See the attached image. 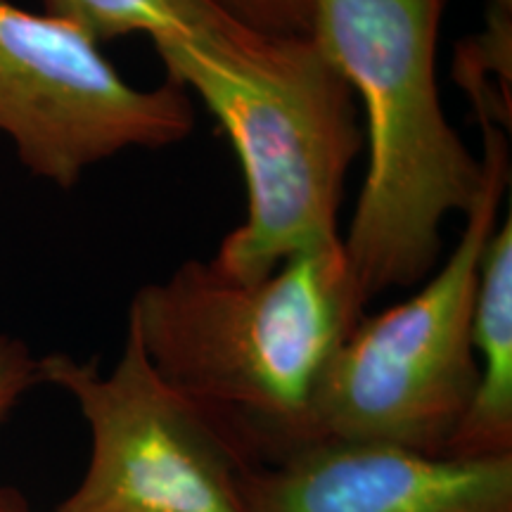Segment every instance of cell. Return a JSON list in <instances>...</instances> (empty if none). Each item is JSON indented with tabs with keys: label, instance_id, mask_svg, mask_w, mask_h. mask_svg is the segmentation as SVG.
Here are the masks:
<instances>
[{
	"label": "cell",
	"instance_id": "obj_1",
	"mask_svg": "<svg viewBox=\"0 0 512 512\" xmlns=\"http://www.w3.org/2000/svg\"><path fill=\"white\" fill-rule=\"evenodd\" d=\"M366 306L339 240L249 283L185 261L140 287L126 328L157 375L264 467L311 444L318 384Z\"/></svg>",
	"mask_w": 512,
	"mask_h": 512
},
{
	"label": "cell",
	"instance_id": "obj_2",
	"mask_svg": "<svg viewBox=\"0 0 512 512\" xmlns=\"http://www.w3.org/2000/svg\"><path fill=\"white\" fill-rule=\"evenodd\" d=\"M446 0H313V31L366 112L370 159L344 256L363 299L411 287L441 256V223L467 214L484 162L448 124L437 86Z\"/></svg>",
	"mask_w": 512,
	"mask_h": 512
},
{
	"label": "cell",
	"instance_id": "obj_3",
	"mask_svg": "<svg viewBox=\"0 0 512 512\" xmlns=\"http://www.w3.org/2000/svg\"><path fill=\"white\" fill-rule=\"evenodd\" d=\"M159 60L166 79L200 95L245 174L247 216L211 264L249 283L342 240L337 216L363 133L354 88L316 38H268L230 60L178 46Z\"/></svg>",
	"mask_w": 512,
	"mask_h": 512
},
{
	"label": "cell",
	"instance_id": "obj_4",
	"mask_svg": "<svg viewBox=\"0 0 512 512\" xmlns=\"http://www.w3.org/2000/svg\"><path fill=\"white\" fill-rule=\"evenodd\" d=\"M484 133V188L446 264L406 302L361 318L335 351L311 408V444H389L444 456L475 399L472 316L479 268L510 183L498 100L470 86ZM309 444V446H311Z\"/></svg>",
	"mask_w": 512,
	"mask_h": 512
},
{
	"label": "cell",
	"instance_id": "obj_5",
	"mask_svg": "<svg viewBox=\"0 0 512 512\" xmlns=\"http://www.w3.org/2000/svg\"><path fill=\"white\" fill-rule=\"evenodd\" d=\"M38 373L74 396L91 430L86 475L53 512H249L259 465L157 375L128 328L110 373L67 354L38 358Z\"/></svg>",
	"mask_w": 512,
	"mask_h": 512
},
{
	"label": "cell",
	"instance_id": "obj_6",
	"mask_svg": "<svg viewBox=\"0 0 512 512\" xmlns=\"http://www.w3.org/2000/svg\"><path fill=\"white\" fill-rule=\"evenodd\" d=\"M192 126L178 83L131 86L79 24L0 0V133L31 174L72 188L91 166L176 145Z\"/></svg>",
	"mask_w": 512,
	"mask_h": 512
},
{
	"label": "cell",
	"instance_id": "obj_7",
	"mask_svg": "<svg viewBox=\"0 0 512 512\" xmlns=\"http://www.w3.org/2000/svg\"><path fill=\"white\" fill-rule=\"evenodd\" d=\"M249 512H512V456L318 441L249 477Z\"/></svg>",
	"mask_w": 512,
	"mask_h": 512
},
{
	"label": "cell",
	"instance_id": "obj_8",
	"mask_svg": "<svg viewBox=\"0 0 512 512\" xmlns=\"http://www.w3.org/2000/svg\"><path fill=\"white\" fill-rule=\"evenodd\" d=\"M479 382L444 456H512V219L486 245L472 316Z\"/></svg>",
	"mask_w": 512,
	"mask_h": 512
},
{
	"label": "cell",
	"instance_id": "obj_9",
	"mask_svg": "<svg viewBox=\"0 0 512 512\" xmlns=\"http://www.w3.org/2000/svg\"><path fill=\"white\" fill-rule=\"evenodd\" d=\"M48 15L79 24L93 41L145 34L157 53L188 46L207 57H242L268 36L230 19L211 0H43Z\"/></svg>",
	"mask_w": 512,
	"mask_h": 512
},
{
	"label": "cell",
	"instance_id": "obj_10",
	"mask_svg": "<svg viewBox=\"0 0 512 512\" xmlns=\"http://www.w3.org/2000/svg\"><path fill=\"white\" fill-rule=\"evenodd\" d=\"M242 27L268 38H306L313 31V0H211Z\"/></svg>",
	"mask_w": 512,
	"mask_h": 512
},
{
	"label": "cell",
	"instance_id": "obj_11",
	"mask_svg": "<svg viewBox=\"0 0 512 512\" xmlns=\"http://www.w3.org/2000/svg\"><path fill=\"white\" fill-rule=\"evenodd\" d=\"M41 382L38 358L22 339L0 335V425L8 418L17 401Z\"/></svg>",
	"mask_w": 512,
	"mask_h": 512
},
{
	"label": "cell",
	"instance_id": "obj_12",
	"mask_svg": "<svg viewBox=\"0 0 512 512\" xmlns=\"http://www.w3.org/2000/svg\"><path fill=\"white\" fill-rule=\"evenodd\" d=\"M0 512H31L29 503L19 491L10 486H0Z\"/></svg>",
	"mask_w": 512,
	"mask_h": 512
},
{
	"label": "cell",
	"instance_id": "obj_13",
	"mask_svg": "<svg viewBox=\"0 0 512 512\" xmlns=\"http://www.w3.org/2000/svg\"><path fill=\"white\" fill-rule=\"evenodd\" d=\"M489 5H494V8H501L505 12H512V0H489Z\"/></svg>",
	"mask_w": 512,
	"mask_h": 512
}]
</instances>
